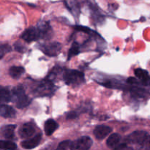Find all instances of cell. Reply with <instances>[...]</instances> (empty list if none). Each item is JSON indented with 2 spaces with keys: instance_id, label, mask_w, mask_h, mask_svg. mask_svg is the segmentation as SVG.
<instances>
[{
  "instance_id": "15",
  "label": "cell",
  "mask_w": 150,
  "mask_h": 150,
  "mask_svg": "<svg viewBox=\"0 0 150 150\" xmlns=\"http://www.w3.org/2000/svg\"><path fill=\"white\" fill-rule=\"evenodd\" d=\"M120 140H121V136L118 133H113L109 138L108 139L106 142V144L108 147L110 148H115L119 145Z\"/></svg>"
},
{
  "instance_id": "12",
  "label": "cell",
  "mask_w": 150,
  "mask_h": 150,
  "mask_svg": "<svg viewBox=\"0 0 150 150\" xmlns=\"http://www.w3.org/2000/svg\"><path fill=\"white\" fill-rule=\"evenodd\" d=\"M0 116L4 118H13L16 116V111L10 105H0Z\"/></svg>"
},
{
  "instance_id": "14",
  "label": "cell",
  "mask_w": 150,
  "mask_h": 150,
  "mask_svg": "<svg viewBox=\"0 0 150 150\" xmlns=\"http://www.w3.org/2000/svg\"><path fill=\"white\" fill-rule=\"evenodd\" d=\"M135 75L144 84L149 83L150 77L149 76V73H148L146 70L141 68H137L135 70Z\"/></svg>"
},
{
  "instance_id": "23",
  "label": "cell",
  "mask_w": 150,
  "mask_h": 150,
  "mask_svg": "<svg viewBox=\"0 0 150 150\" xmlns=\"http://www.w3.org/2000/svg\"><path fill=\"white\" fill-rule=\"evenodd\" d=\"M76 29L79 31H81V32H86V33H89V32H90V29L84 27V26H76Z\"/></svg>"
},
{
  "instance_id": "26",
  "label": "cell",
  "mask_w": 150,
  "mask_h": 150,
  "mask_svg": "<svg viewBox=\"0 0 150 150\" xmlns=\"http://www.w3.org/2000/svg\"><path fill=\"white\" fill-rule=\"evenodd\" d=\"M4 53L3 52V51H1V49H0V59H1L3 57V56H4Z\"/></svg>"
},
{
  "instance_id": "10",
  "label": "cell",
  "mask_w": 150,
  "mask_h": 150,
  "mask_svg": "<svg viewBox=\"0 0 150 150\" xmlns=\"http://www.w3.org/2000/svg\"><path fill=\"white\" fill-rule=\"evenodd\" d=\"M41 139H42V135H41V133H39L32 139L21 142V146L24 149H34V148L37 147L40 144Z\"/></svg>"
},
{
  "instance_id": "16",
  "label": "cell",
  "mask_w": 150,
  "mask_h": 150,
  "mask_svg": "<svg viewBox=\"0 0 150 150\" xmlns=\"http://www.w3.org/2000/svg\"><path fill=\"white\" fill-rule=\"evenodd\" d=\"M23 73H24V68L22 67L14 66V67H10V70H9L10 76L13 79H18Z\"/></svg>"
},
{
  "instance_id": "13",
  "label": "cell",
  "mask_w": 150,
  "mask_h": 150,
  "mask_svg": "<svg viewBox=\"0 0 150 150\" xmlns=\"http://www.w3.org/2000/svg\"><path fill=\"white\" fill-rule=\"evenodd\" d=\"M59 127L58 124L54 121V120H47L44 125V129H45V133L47 136H51L52 135L54 132L57 130V129Z\"/></svg>"
},
{
  "instance_id": "8",
  "label": "cell",
  "mask_w": 150,
  "mask_h": 150,
  "mask_svg": "<svg viewBox=\"0 0 150 150\" xmlns=\"http://www.w3.org/2000/svg\"><path fill=\"white\" fill-rule=\"evenodd\" d=\"M44 54L46 55L50 56H56L59 54V52L61 50V45L58 42H52V43L47 44L43 46L42 48Z\"/></svg>"
},
{
  "instance_id": "11",
  "label": "cell",
  "mask_w": 150,
  "mask_h": 150,
  "mask_svg": "<svg viewBox=\"0 0 150 150\" xmlns=\"http://www.w3.org/2000/svg\"><path fill=\"white\" fill-rule=\"evenodd\" d=\"M16 126L13 125L3 126L0 128V135L5 139H12L14 136V131Z\"/></svg>"
},
{
  "instance_id": "22",
  "label": "cell",
  "mask_w": 150,
  "mask_h": 150,
  "mask_svg": "<svg viewBox=\"0 0 150 150\" xmlns=\"http://www.w3.org/2000/svg\"><path fill=\"white\" fill-rule=\"evenodd\" d=\"M114 150H133V149L126 144H119L118 146H116Z\"/></svg>"
},
{
  "instance_id": "4",
  "label": "cell",
  "mask_w": 150,
  "mask_h": 150,
  "mask_svg": "<svg viewBox=\"0 0 150 150\" xmlns=\"http://www.w3.org/2000/svg\"><path fill=\"white\" fill-rule=\"evenodd\" d=\"M54 84L51 81H43L40 83L39 86L37 87L36 91L38 94L41 96H45V95H51L54 90Z\"/></svg>"
},
{
  "instance_id": "19",
  "label": "cell",
  "mask_w": 150,
  "mask_h": 150,
  "mask_svg": "<svg viewBox=\"0 0 150 150\" xmlns=\"http://www.w3.org/2000/svg\"><path fill=\"white\" fill-rule=\"evenodd\" d=\"M79 52H80V47H79V45L77 42H74V43L72 45L70 49L69 50L67 59H70L72 57L78 55V54H79Z\"/></svg>"
},
{
  "instance_id": "7",
  "label": "cell",
  "mask_w": 150,
  "mask_h": 150,
  "mask_svg": "<svg viewBox=\"0 0 150 150\" xmlns=\"http://www.w3.org/2000/svg\"><path fill=\"white\" fill-rule=\"evenodd\" d=\"M35 133V126L32 123H25L18 130V134L22 139H27L33 136Z\"/></svg>"
},
{
  "instance_id": "21",
  "label": "cell",
  "mask_w": 150,
  "mask_h": 150,
  "mask_svg": "<svg viewBox=\"0 0 150 150\" xmlns=\"http://www.w3.org/2000/svg\"><path fill=\"white\" fill-rule=\"evenodd\" d=\"M71 143L72 142L69 140L64 141V142H61V143L58 145V146H57L56 150H67L69 148H70Z\"/></svg>"
},
{
  "instance_id": "6",
  "label": "cell",
  "mask_w": 150,
  "mask_h": 150,
  "mask_svg": "<svg viewBox=\"0 0 150 150\" xmlns=\"http://www.w3.org/2000/svg\"><path fill=\"white\" fill-rule=\"evenodd\" d=\"M147 136L148 133L145 131H135L129 135L128 137L127 138V142H128L129 143L140 145Z\"/></svg>"
},
{
  "instance_id": "5",
  "label": "cell",
  "mask_w": 150,
  "mask_h": 150,
  "mask_svg": "<svg viewBox=\"0 0 150 150\" xmlns=\"http://www.w3.org/2000/svg\"><path fill=\"white\" fill-rule=\"evenodd\" d=\"M40 37L38 29L35 27H29L26 29L21 35V38L26 42H32L37 40Z\"/></svg>"
},
{
  "instance_id": "18",
  "label": "cell",
  "mask_w": 150,
  "mask_h": 150,
  "mask_svg": "<svg viewBox=\"0 0 150 150\" xmlns=\"http://www.w3.org/2000/svg\"><path fill=\"white\" fill-rule=\"evenodd\" d=\"M0 149L3 150H16L17 145L10 141H0Z\"/></svg>"
},
{
  "instance_id": "17",
  "label": "cell",
  "mask_w": 150,
  "mask_h": 150,
  "mask_svg": "<svg viewBox=\"0 0 150 150\" xmlns=\"http://www.w3.org/2000/svg\"><path fill=\"white\" fill-rule=\"evenodd\" d=\"M11 94L7 88L0 86V101L2 102H10L11 100Z\"/></svg>"
},
{
  "instance_id": "20",
  "label": "cell",
  "mask_w": 150,
  "mask_h": 150,
  "mask_svg": "<svg viewBox=\"0 0 150 150\" xmlns=\"http://www.w3.org/2000/svg\"><path fill=\"white\" fill-rule=\"evenodd\" d=\"M139 146H140V150H150V135L148 134L146 139Z\"/></svg>"
},
{
  "instance_id": "1",
  "label": "cell",
  "mask_w": 150,
  "mask_h": 150,
  "mask_svg": "<svg viewBox=\"0 0 150 150\" xmlns=\"http://www.w3.org/2000/svg\"><path fill=\"white\" fill-rule=\"evenodd\" d=\"M64 80L68 85H79L84 81V75L79 70H68L64 73Z\"/></svg>"
},
{
  "instance_id": "27",
  "label": "cell",
  "mask_w": 150,
  "mask_h": 150,
  "mask_svg": "<svg viewBox=\"0 0 150 150\" xmlns=\"http://www.w3.org/2000/svg\"><path fill=\"white\" fill-rule=\"evenodd\" d=\"M149 84H150V81H149Z\"/></svg>"
},
{
  "instance_id": "9",
  "label": "cell",
  "mask_w": 150,
  "mask_h": 150,
  "mask_svg": "<svg viewBox=\"0 0 150 150\" xmlns=\"http://www.w3.org/2000/svg\"><path fill=\"white\" fill-rule=\"evenodd\" d=\"M111 131H112V129L108 126L99 125L95 127L94 130V135L98 139L102 140L105 139L108 135H109Z\"/></svg>"
},
{
  "instance_id": "25",
  "label": "cell",
  "mask_w": 150,
  "mask_h": 150,
  "mask_svg": "<svg viewBox=\"0 0 150 150\" xmlns=\"http://www.w3.org/2000/svg\"><path fill=\"white\" fill-rule=\"evenodd\" d=\"M127 82L128 83H130V84H138V83H139L138 81L136 80L135 78H133V77L129 78V79L127 80Z\"/></svg>"
},
{
  "instance_id": "2",
  "label": "cell",
  "mask_w": 150,
  "mask_h": 150,
  "mask_svg": "<svg viewBox=\"0 0 150 150\" xmlns=\"http://www.w3.org/2000/svg\"><path fill=\"white\" fill-rule=\"evenodd\" d=\"M13 93L16 98V104L17 108H25L30 104V98L25 94L24 89L22 86H17L15 88L13 91Z\"/></svg>"
},
{
  "instance_id": "3",
  "label": "cell",
  "mask_w": 150,
  "mask_h": 150,
  "mask_svg": "<svg viewBox=\"0 0 150 150\" xmlns=\"http://www.w3.org/2000/svg\"><path fill=\"white\" fill-rule=\"evenodd\" d=\"M93 142L88 136H83L74 141L70 145V150H89L92 146Z\"/></svg>"
},
{
  "instance_id": "24",
  "label": "cell",
  "mask_w": 150,
  "mask_h": 150,
  "mask_svg": "<svg viewBox=\"0 0 150 150\" xmlns=\"http://www.w3.org/2000/svg\"><path fill=\"white\" fill-rule=\"evenodd\" d=\"M0 49L3 51L4 53L7 52V51H10L11 50L10 47L8 45H0Z\"/></svg>"
}]
</instances>
